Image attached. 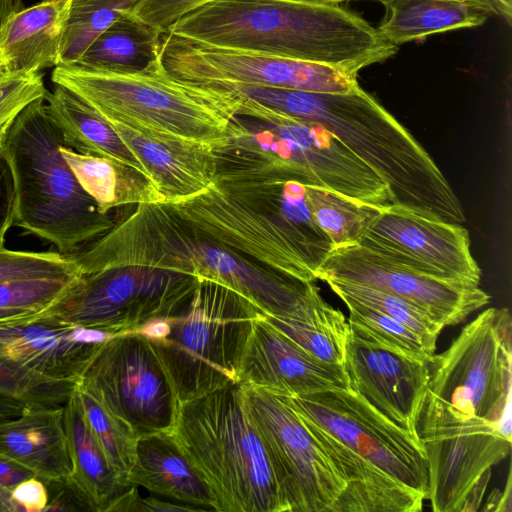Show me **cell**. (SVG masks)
Wrapping results in <instances>:
<instances>
[{
    "instance_id": "obj_50",
    "label": "cell",
    "mask_w": 512,
    "mask_h": 512,
    "mask_svg": "<svg viewBox=\"0 0 512 512\" xmlns=\"http://www.w3.org/2000/svg\"><path fill=\"white\" fill-rule=\"evenodd\" d=\"M497 511H511V471L509 470L505 491L501 493V499Z\"/></svg>"
},
{
    "instance_id": "obj_25",
    "label": "cell",
    "mask_w": 512,
    "mask_h": 512,
    "mask_svg": "<svg viewBox=\"0 0 512 512\" xmlns=\"http://www.w3.org/2000/svg\"><path fill=\"white\" fill-rule=\"evenodd\" d=\"M63 419L71 464L67 484L86 510L107 512L128 487L93 436L76 387L63 405Z\"/></svg>"
},
{
    "instance_id": "obj_8",
    "label": "cell",
    "mask_w": 512,
    "mask_h": 512,
    "mask_svg": "<svg viewBox=\"0 0 512 512\" xmlns=\"http://www.w3.org/2000/svg\"><path fill=\"white\" fill-rule=\"evenodd\" d=\"M51 80L67 88L110 123L206 144L221 145L240 98L215 84L158 72L118 75L79 65H59Z\"/></svg>"
},
{
    "instance_id": "obj_34",
    "label": "cell",
    "mask_w": 512,
    "mask_h": 512,
    "mask_svg": "<svg viewBox=\"0 0 512 512\" xmlns=\"http://www.w3.org/2000/svg\"><path fill=\"white\" fill-rule=\"evenodd\" d=\"M348 310L350 332L378 347L414 359L430 360L435 354L412 329L391 317L353 301H343Z\"/></svg>"
},
{
    "instance_id": "obj_35",
    "label": "cell",
    "mask_w": 512,
    "mask_h": 512,
    "mask_svg": "<svg viewBox=\"0 0 512 512\" xmlns=\"http://www.w3.org/2000/svg\"><path fill=\"white\" fill-rule=\"evenodd\" d=\"M76 389L93 436L111 467L129 487L127 479L135 459L137 437L125 422L109 412L87 388L77 383Z\"/></svg>"
},
{
    "instance_id": "obj_32",
    "label": "cell",
    "mask_w": 512,
    "mask_h": 512,
    "mask_svg": "<svg viewBox=\"0 0 512 512\" xmlns=\"http://www.w3.org/2000/svg\"><path fill=\"white\" fill-rule=\"evenodd\" d=\"M139 0H67L59 65L75 64L91 43Z\"/></svg>"
},
{
    "instance_id": "obj_15",
    "label": "cell",
    "mask_w": 512,
    "mask_h": 512,
    "mask_svg": "<svg viewBox=\"0 0 512 512\" xmlns=\"http://www.w3.org/2000/svg\"><path fill=\"white\" fill-rule=\"evenodd\" d=\"M161 63L192 83H241L317 93H346L357 74L322 63L224 49L162 35Z\"/></svg>"
},
{
    "instance_id": "obj_20",
    "label": "cell",
    "mask_w": 512,
    "mask_h": 512,
    "mask_svg": "<svg viewBox=\"0 0 512 512\" xmlns=\"http://www.w3.org/2000/svg\"><path fill=\"white\" fill-rule=\"evenodd\" d=\"M239 382L280 395L351 389L344 365L314 358L260 315L242 356Z\"/></svg>"
},
{
    "instance_id": "obj_4",
    "label": "cell",
    "mask_w": 512,
    "mask_h": 512,
    "mask_svg": "<svg viewBox=\"0 0 512 512\" xmlns=\"http://www.w3.org/2000/svg\"><path fill=\"white\" fill-rule=\"evenodd\" d=\"M165 33L192 43L322 63L356 74L398 51L376 27L339 5L288 0H213Z\"/></svg>"
},
{
    "instance_id": "obj_16",
    "label": "cell",
    "mask_w": 512,
    "mask_h": 512,
    "mask_svg": "<svg viewBox=\"0 0 512 512\" xmlns=\"http://www.w3.org/2000/svg\"><path fill=\"white\" fill-rule=\"evenodd\" d=\"M417 272L479 285L466 228L400 204L382 209L358 243Z\"/></svg>"
},
{
    "instance_id": "obj_2",
    "label": "cell",
    "mask_w": 512,
    "mask_h": 512,
    "mask_svg": "<svg viewBox=\"0 0 512 512\" xmlns=\"http://www.w3.org/2000/svg\"><path fill=\"white\" fill-rule=\"evenodd\" d=\"M82 274L138 266L207 279L237 292L263 315L311 322L328 303L314 282L264 266L207 237L166 203L140 204L71 255Z\"/></svg>"
},
{
    "instance_id": "obj_51",
    "label": "cell",
    "mask_w": 512,
    "mask_h": 512,
    "mask_svg": "<svg viewBox=\"0 0 512 512\" xmlns=\"http://www.w3.org/2000/svg\"><path fill=\"white\" fill-rule=\"evenodd\" d=\"M288 1H296V2L310 3V4H322V5H338L341 2L350 1V0H288Z\"/></svg>"
},
{
    "instance_id": "obj_49",
    "label": "cell",
    "mask_w": 512,
    "mask_h": 512,
    "mask_svg": "<svg viewBox=\"0 0 512 512\" xmlns=\"http://www.w3.org/2000/svg\"><path fill=\"white\" fill-rule=\"evenodd\" d=\"M35 313L37 312L26 309H0V322L30 317Z\"/></svg>"
},
{
    "instance_id": "obj_12",
    "label": "cell",
    "mask_w": 512,
    "mask_h": 512,
    "mask_svg": "<svg viewBox=\"0 0 512 512\" xmlns=\"http://www.w3.org/2000/svg\"><path fill=\"white\" fill-rule=\"evenodd\" d=\"M242 384V383H241ZM284 512H333L344 483L297 413L278 395L242 384Z\"/></svg>"
},
{
    "instance_id": "obj_43",
    "label": "cell",
    "mask_w": 512,
    "mask_h": 512,
    "mask_svg": "<svg viewBox=\"0 0 512 512\" xmlns=\"http://www.w3.org/2000/svg\"><path fill=\"white\" fill-rule=\"evenodd\" d=\"M12 499L20 512L45 511L49 502L48 486L38 477H31L12 489Z\"/></svg>"
},
{
    "instance_id": "obj_18",
    "label": "cell",
    "mask_w": 512,
    "mask_h": 512,
    "mask_svg": "<svg viewBox=\"0 0 512 512\" xmlns=\"http://www.w3.org/2000/svg\"><path fill=\"white\" fill-rule=\"evenodd\" d=\"M429 361L378 347L349 332L344 368L351 390L398 427L416 434Z\"/></svg>"
},
{
    "instance_id": "obj_1",
    "label": "cell",
    "mask_w": 512,
    "mask_h": 512,
    "mask_svg": "<svg viewBox=\"0 0 512 512\" xmlns=\"http://www.w3.org/2000/svg\"><path fill=\"white\" fill-rule=\"evenodd\" d=\"M512 325L489 308L429 361L416 420L434 512L477 511L491 468L511 452Z\"/></svg>"
},
{
    "instance_id": "obj_47",
    "label": "cell",
    "mask_w": 512,
    "mask_h": 512,
    "mask_svg": "<svg viewBox=\"0 0 512 512\" xmlns=\"http://www.w3.org/2000/svg\"><path fill=\"white\" fill-rule=\"evenodd\" d=\"M26 407L28 406L0 397V423L19 416Z\"/></svg>"
},
{
    "instance_id": "obj_48",
    "label": "cell",
    "mask_w": 512,
    "mask_h": 512,
    "mask_svg": "<svg viewBox=\"0 0 512 512\" xmlns=\"http://www.w3.org/2000/svg\"><path fill=\"white\" fill-rule=\"evenodd\" d=\"M23 8V0H0V30L12 15Z\"/></svg>"
},
{
    "instance_id": "obj_24",
    "label": "cell",
    "mask_w": 512,
    "mask_h": 512,
    "mask_svg": "<svg viewBox=\"0 0 512 512\" xmlns=\"http://www.w3.org/2000/svg\"><path fill=\"white\" fill-rule=\"evenodd\" d=\"M127 480L129 486L144 487L199 511H215L208 486L180 449L172 431L137 437Z\"/></svg>"
},
{
    "instance_id": "obj_46",
    "label": "cell",
    "mask_w": 512,
    "mask_h": 512,
    "mask_svg": "<svg viewBox=\"0 0 512 512\" xmlns=\"http://www.w3.org/2000/svg\"><path fill=\"white\" fill-rule=\"evenodd\" d=\"M494 15L507 25L512 23V0H481Z\"/></svg>"
},
{
    "instance_id": "obj_27",
    "label": "cell",
    "mask_w": 512,
    "mask_h": 512,
    "mask_svg": "<svg viewBox=\"0 0 512 512\" xmlns=\"http://www.w3.org/2000/svg\"><path fill=\"white\" fill-rule=\"evenodd\" d=\"M385 9L377 28L399 45L430 35L482 25L490 15L481 0H376Z\"/></svg>"
},
{
    "instance_id": "obj_31",
    "label": "cell",
    "mask_w": 512,
    "mask_h": 512,
    "mask_svg": "<svg viewBox=\"0 0 512 512\" xmlns=\"http://www.w3.org/2000/svg\"><path fill=\"white\" fill-rule=\"evenodd\" d=\"M306 199L315 223L333 249L358 244L384 208L316 186H306Z\"/></svg>"
},
{
    "instance_id": "obj_13",
    "label": "cell",
    "mask_w": 512,
    "mask_h": 512,
    "mask_svg": "<svg viewBox=\"0 0 512 512\" xmlns=\"http://www.w3.org/2000/svg\"><path fill=\"white\" fill-rule=\"evenodd\" d=\"M136 437L172 431L179 402L149 340L119 333L94 353L78 382Z\"/></svg>"
},
{
    "instance_id": "obj_28",
    "label": "cell",
    "mask_w": 512,
    "mask_h": 512,
    "mask_svg": "<svg viewBox=\"0 0 512 512\" xmlns=\"http://www.w3.org/2000/svg\"><path fill=\"white\" fill-rule=\"evenodd\" d=\"M162 35L126 13L91 43L75 65L118 75L158 72L163 69Z\"/></svg>"
},
{
    "instance_id": "obj_42",
    "label": "cell",
    "mask_w": 512,
    "mask_h": 512,
    "mask_svg": "<svg viewBox=\"0 0 512 512\" xmlns=\"http://www.w3.org/2000/svg\"><path fill=\"white\" fill-rule=\"evenodd\" d=\"M126 511H199L188 505H175L157 498H141L135 486L128 487L108 508L107 512Z\"/></svg>"
},
{
    "instance_id": "obj_21",
    "label": "cell",
    "mask_w": 512,
    "mask_h": 512,
    "mask_svg": "<svg viewBox=\"0 0 512 512\" xmlns=\"http://www.w3.org/2000/svg\"><path fill=\"white\" fill-rule=\"evenodd\" d=\"M136 156L165 202L205 190L217 173L212 147L160 133L111 123Z\"/></svg>"
},
{
    "instance_id": "obj_30",
    "label": "cell",
    "mask_w": 512,
    "mask_h": 512,
    "mask_svg": "<svg viewBox=\"0 0 512 512\" xmlns=\"http://www.w3.org/2000/svg\"><path fill=\"white\" fill-rule=\"evenodd\" d=\"M60 152L83 190L103 213L125 205L165 202L151 179L117 160L86 155L62 145Z\"/></svg>"
},
{
    "instance_id": "obj_3",
    "label": "cell",
    "mask_w": 512,
    "mask_h": 512,
    "mask_svg": "<svg viewBox=\"0 0 512 512\" xmlns=\"http://www.w3.org/2000/svg\"><path fill=\"white\" fill-rule=\"evenodd\" d=\"M164 203L212 240L306 282L333 250L311 215L306 186L269 170L217 171L205 190Z\"/></svg>"
},
{
    "instance_id": "obj_22",
    "label": "cell",
    "mask_w": 512,
    "mask_h": 512,
    "mask_svg": "<svg viewBox=\"0 0 512 512\" xmlns=\"http://www.w3.org/2000/svg\"><path fill=\"white\" fill-rule=\"evenodd\" d=\"M299 418L344 483L333 512L422 511L424 496L381 471L316 423Z\"/></svg>"
},
{
    "instance_id": "obj_17",
    "label": "cell",
    "mask_w": 512,
    "mask_h": 512,
    "mask_svg": "<svg viewBox=\"0 0 512 512\" xmlns=\"http://www.w3.org/2000/svg\"><path fill=\"white\" fill-rule=\"evenodd\" d=\"M317 279L362 283L395 294L444 327L461 323L490 301L479 285L417 272L361 244L334 248L317 270Z\"/></svg>"
},
{
    "instance_id": "obj_41",
    "label": "cell",
    "mask_w": 512,
    "mask_h": 512,
    "mask_svg": "<svg viewBox=\"0 0 512 512\" xmlns=\"http://www.w3.org/2000/svg\"><path fill=\"white\" fill-rule=\"evenodd\" d=\"M213 0H139L132 14L161 33L177 20Z\"/></svg>"
},
{
    "instance_id": "obj_40",
    "label": "cell",
    "mask_w": 512,
    "mask_h": 512,
    "mask_svg": "<svg viewBox=\"0 0 512 512\" xmlns=\"http://www.w3.org/2000/svg\"><path fill=\"white\" fill-rule=\"evenodd\" d=\"M47 89L39 73L0 69V142L17 116L32 102L45 98Z\"/></svg>"
},
{
    "instance_id": "obj_29",
    "label": "cell",
    "mask_w": 512,
    "mask_h": 512,
    "mask_svg": "<svg viewBox=\"0 0 512 512\" xmlns=\"http://www.w3.org/2000/svg\"><path fill=\"white\" fill-rule=\"evenodd\" d=\"M45 102L67 147L82 154L117 160L149 177L113 125L81 97L54 84L52 91H47Z\"/></svg>"
},
{
    "instance_id": "obj_44",
    "label": "cell",
    "mask_w": 512,
    "mask_h": 512,
    "mask_svg": "<svg viewBox=\"0 0 512 512\" xmlns=\"http://www.w3.org/2000/svg\"><path fill=\"white\" fill-rule=\"evenodd\" d=\"M15 192L10 166L0 150V248L14 222Z\"/></svg>"
},
{
    "instance_id": "obj_10",
    "label": "cell",
    "mask_w": 512,
    "mask_h": 512,
    "mask_svg": "<svg viewBox=\"0 0 512 512\" xmlns=\"http://www.w3.org/2000/svg\"><path fill=\"white\" fill-rule=\"evenodd\" d=\"M262 314L232 289L198 279L185 315L152 321L136 332L149 340L183 403L239 382L246 343Z\"/></svg>"
},
{
    "instance_id": "obj_38",
    "label": "cell",
    "mask_w": 512,
    "mask_h": 512,
    "mask_svg": "<svg viewBox=\"0 0 512 512\" xmlns=\"http://www.w3.org/2000/svg\"><path fill=\"white\" fill-rule=\"evenodd\" d=\"M82 274L71 255L0 248V282L26 278H66Z\"/></svg>"
},
{
    "instance_id": "obj_33",
    "label": "cell",
    "mask_w": 512,
    "mask_h": 512,
    "mask_svg": "<svg viewBox=\"0 0 512 512\" xmlns=\"http://www.w3.org/2000/svg\"><path fill=\"white\" fill-rule=\"evenodd\" d=\"M342 301L349 300L381 312L415 331L432 349L444 326L412 302L362 283L324 280Z\"/></svg>"
},
{
    "instance_id": "obj_26",
    "label": "cell",
    "mask_w": 512,
    "mask_h": 512,
    "mask_svg": "<svg viewBox=\"0 0 512 512\" xmlns=\"http://www.w3.org/2000/svg\"><path fill=\"white\" fill-rule=\"evenodd\" d=\"M67 0H41L12 15L0 30V66L39 73L56 67Z\"/></svg>"
},
{
    "instance_id": "obj_19",
    "label": "cell",
    "mask_w": 512,
    "mask_h": 512,
    "mask_svg": "<svg viewBox=\"0 0 512 512\" xmlns=\"http://www.w3.org/2000/svg\"><path fill=\"white\" fill-rule=\"evenodd\" d=\"M115 335L35 313L0 322V361L78 383L97 349Z\"/></svg>"
},
{
    "instance_id": "obj_5",
    "label": "cell",
    "mask_w": 512,
    "mask_h": 512,
    "mask_svg": "<svg viewBox=\"0 0 512 512\" xmlns=\"http://www.w3.org/2000/svg\"><path fill=\"white\" fill-rule=\"evenodd\" d=\"M214 84L272 110L322 125L388 183L393 204L450 223L465 222L458 197L430 154L359 84L346 93Z\"/></svg>"
},
{
    "instance_id": "obj_45",
    "label": "cell",
    "mask_w": 512,
    "mask_h": 512,
    "mask_svg": "<svg viewBox=\"0 0 512 512\" xmlns=\"http://www.w3.org/2000/svg\"><path fill=\"white\" fill-rule=\"evenodd\" d=\"M34 476L29 469L0 456V486L12 490L22 481Z\"/></svg>"
},
{
    "instance_id": "obj_6",
    "label": "cell",
    "mask_w": 512,
    "mask_h": 512,
    "mask_svg": "<svg viewBox=\"0 0 512 512\" xmlns=\"http://www.w3.org/2000/svg\"><path fill=\"white\" fill-rule=\"evenodd\" d=\"M239 98L225 141L212 148L217 171L269 170L360 202L393 204L388 183L322 125Z\"/></svg>"
},
{
    "instance_id": "obj_14",
    "label": "cell",
    "mask_w": 512,
    "mask_h": 512,
    "mask_svg": "<svg viewBox=\"0 0 512 512\" xmlns=\"http://www.w3.org/2000/svg\"><path fill=\"white\" fill-rule=\"evenodd\" d=\"M274 394V393H273ZM299 416L326 430L395 480L428 496V461L421 441L351 389L280 395Z\"/></svg>"
},
{
    "instance_id": "obj_9",
    "label": "cell",
    "mask_w": 512,
    "mask_h": 512,
    "mask_svg": "<svg viewBox=\"0 0 512 512\" xmlns=\"http://www.w3.org/2000/svg\"><path fill=\"white\" fill-rule=\"evenodd\" d=\"M174 438L218 512H284L262 441L235 382L179 403Z\"/></svg>"
},
{
    "instance_id": "obj_7",
    "label": "cell",
    "mask_w": 512,
    "mask_h": 512,
    "mask_svg": "<svg viewBox=\"0 0 512 512\" xmlns=\"http://www.w3.org/2000/svg\"><path fill=\"white\" fill-rule=\"evenodd\" d=\"M66 145L45 98L29 104L0 142L14 182L13 225L74 254L115 224L78 183L60 147Z\"/></svg>"
},
{
    "instance_id": "obj_11",
    "label": "cell",
    "mask_w": 512,
    "mask_h": 512,
    "mask_svg": "<svg viewBox=\"0 0 512 512\" xmlns=\"http://www.w3.org/2000/svg\"><path fill=\"white\" fill-rule=\"evenodd\" d=\"M198 278L167 270L123 266L81 274L37 315L115 334L136 332L155 320L183 316Z\"/></svg>"
},
{
    "instance_id": "obj_36",
    "label": "cell",
    "mask_w": 512,
    "mask_h": 512,
    "mask_svg": "<svg viewBox=\"0 0 512 512\" xmlns=\"http://www.w3.org/2000/svg\"><path fill=\"white\" fill-rule=\"evenodd\" d=\"M263 318L319 361L344 365L345 344L350 328L340 310L336 309L329 316L312 322L268 315H263Z\"/></svg>"
},
{
    "instance_id": "obj_37",
    "label": "cell",
    "mask_w": 512,
    "mask_h": 512,
    "mask_svg": "<svg viewBox=\"0 0 512 512\" xmlns=\"http://www.w3.org/2000/svg\"><path fill=\"white\" fill-rule=\"evenodd\" d=\"M76 385L0 361V397L25 406H63Z\"/></svg>"
},
{
    "instance_id": "obj_23",
    "label": "cell",
    "mask_w": 512,
    "mask_h": 512,
    "mask_svg": "<svg viewBox=\"0 0 512 512\" xmlns=\"http://www.w3.org/2000/svg\"><path fill=\"white\" fill-rule=\"evenodd\" d=\"M0 456L29 469L48 483L67 482L71 464L63 406H28L0 423Z\"/></svg>"
},
{
    "instance_id": "obj_39",
    "label": "cell",
    "mask_w": 512,
    "mask_h": 512,
    "mask_svg": "<svg viewBox=\"0 0 512 512\" xmlns=\"http://www.w3.org/2000/svg\"><path fill=\"white\" fill-rule=\"evenodd\" d=\"M80 275L0 282V309H26L39 312L62 296Z\"/></svg>"
}]
</instances>
